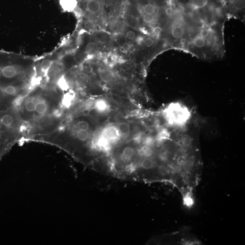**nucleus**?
<instances>
[{
  "mask_svg": "<svg viewBox=\"0 0 245 245\" xmlns=\"http://www.w3.org/2000/svg\"><path fill=\"white\" fill-rule=\"evenodd\" d=\"M59 3L64 11L72 12L77 5V0H59Z\"/></svg>",
  "mask_w": 245,
  "mask_h": 245,
  "instance_id": "20e7f679",
  "label": "nucleus"
},
{
  "mask_svg": "<svg viewBox=\"0 0 245 245\" xmlns=\"http://www.w3.org/2000/svg\"><path fill=\"white\" fill-rule=\"evenodd\" d=\"M18 74V71L15 67L13 66H7L2 69L3 76L6 78H12Z\"/></svg>",
  "mask_w": 245,
  "mask_h": 245,
  "instance_id": "423d86ee",
  "label": "nucleus"
},
{
  "mask_svg": "<svg viewBox=\"0 0 245 245\" xmlns=\"http://www.w3.org/2000/svg\"><path fill=\"white\" fill-rule=\"evenodd\" d=\"M5 92L8 95H15L17 92V89L15 86L13 85H9L5 88L4 90Z\"/></svg>",
  "mask_w": 245,
  "mask_h": 245,
  "instance_id": "aec40b11",
  "label": "nucleus"
},
{
  "mask_svg": "<svg viewBox=\"0 0 245 245\" xmlns=\"http://www.w3.org/2000/svg\"><path fill=\"white\" fill-rule=\"evenodd\" d=\"M86 9L91 13L96 14L101 10V5L100 2L97 0H90L87 1Z\"/></svg>",
  "mask_w": 245,
  "mask_h": 245,
  "instance_id": "39448f33",
  "label": "nucleus"
},
{
  "mask_svg": "<svg viewBox=\"0 0 245 245\" xmlns=\"http://www.w3.org/2000/svg\"><path fill=\"white\" fill-rule=\"evenodd\" d=\"M77 126L80 130H88L90 128V125L87 121L81 120L78 122Z\"/></svg>",
  "mask_w": 245,
  "mask_h": 245,
  "instance_id": "4be33fe9",
  "label": "nucleus"
},
{
  "mask_svg": "<svg viewBox=\"0 0 245 245\" xmlns=\"http://www.w3.org/2000/svg\"><path fill=\"white\" fill-rule=\"evenodd\" d=\"M101 134L111 144L112 147L111 151L113 150L114 146L116 145L119 142L122 137V135L117 126L114 125H109L105 126L102 130Z\"/></svg>",
  "mask_w": 245,
  "mask_h": 245,
  "instance_id": "f257e3e1",
  "label": "nucleus"
},
{
  "mask_svg": "<svg viewBox=\"0 0 245 245\" xmlns=\"http://www.w3.org/2000/svg\"><path fill=\"white\" fill-rule=\"evenodd\" d=\"M94 109L101 114H105L109 111L110 105L106 100L103 98H99L95 101Z\"/></svg>",
  "mask_w": 245,
  "mask_h": 245,
  "instance_id": "7ed1b4c3",
  "label": "nucleus"
},
{
  "mask_svg": "<svg viewBox=\"0 0 245 245\" xmlns=\"http://www.w3.org/2000/svg\"><path fill=\"white\" fill-rule=\"evenodd\" d=\"M101 80L105 83H109L114 80V76L111 71L107 69H102L99 72Z\"/></svg>",
  "mask_w": 245,
  "mask_h": 245,
  "instance_id": "6e6552de",
  "label": "nucleus"
},
{
  "mask_svg": "<svg viewBox=\"0 0 245 245\" xmlns=\"http://www.w3.org/2000/svg\"><path fill=\"white\" fill-rule=\"evenodd\" d=\"M85 1H90V0H85Z\"/></svg>",
  "mask_w": 245,
  "mask_h": 245,
  "instance_id": "a878e982",
  "label": "nucleus"
},
{
  "mask_svg": "<svg viewBox=\"0 0 245 245\" xmlns=\"http://www.w3.org/2000/svg\"><path fill=\"white\" fill-rule=\"evenodd\" d=\"M183 5L193 10H204L210 9L222 4H215L212 5L211 0H189Z\"/></svg>",
  "mask_w": 245,
  "mask_h": 245,
  "instance_id": "f03ea898",
  "label": "nucleus"
},
{
  "mask_svg": "<svg viewBox=\"0 0 245 245\" xmlns=\"http://www.w3.org/2000/svg\"><path fill=\"white\" fill-rule=\"evenodd\" d=\"M143 11L144 13L150 14L157 13L156 7L152 3H147L143 7Z\"/></svg>",
  "mask_w": 245,
  "mask_h": 245,
  "instance_id": "4468645a",
  "label": "nucleus"
},
{
  "mask_svg": "<svg viewBox=\"0 0 245 245\" xmlns=\"http://www.w3.org/2000/svg\"><path fill=\"white\" fill-rule=\"evenodd\" d=\"M36 102L33 100L27 101L25 105L26 110L29 113H33L35 111Z\"/></svg>",
  "mask_w": 245,
  "mask_h": 245,
  "instance_id": "f3484780",
  "label": "nucleus"
},
{
  "mask_svg": "<svg viewBox=\"0 0 245 245\" xmlns=\"http://www.w3.org/2000/svg\"><path fill=\"white\" fill-rule=\"evenodd\" d=\"M1 123L4 126L6 127H10L12 125L14 122L13 117L10 115H5L1 118Z\"/></svg>",
  "mask_w": 245,
  "mask_h": 245,
  "instance_id": "f8f14e48",
  "label": "nucleus"
},
{
  "mask_svg": "<svg viewBox=\"0 0 245 245\" xmlns=\"http://www.w3.org/2000/svg\"><path fill=\"white\" fill-rule=\"evenodd\" d=\"M126 37L128 40H133L136 38V34L133 30H128L126 33Z\"/></svg>",
  "mask_w": 245,
  "mask_h": 245,
  "instance_id": "b1692460",
  "label": "nucleus"
},
{
  "mask_svg": "<svg viewBox=\"0 0 245 245\" xmlns=\"http://www.w3.org/2000/svg\"><path fill=\"white\" fill-rule=\"evenodd\" d=\"M144 45L147 48H150L153 47L155 44V40L150 37H146L143 41Z\"/></svg>",
  "mask_w": 245,
  "mask_h": 245,
  "instance_id": "6ab92c4d",
  "label": "nucleus"
},
{
  "mask_svg": "<svg viewBox=\"0 0 245 245\" xmlns=\"http://www.w3.org/2000/svg\"><path fill=\"white\" fill-rule=\"evenodd\" d=\"M48 109L47 104L44 101H39L36 103L35 111L39 115H43Z\"/></svg>",
  "mask_w": 245,
  "mask_h": 245,
  "instance_id": "9d476101",
  "label": "nucleus"
},
{
  "mask_svg": "<svg viewBox=\"0 0 245 245\" xmlns=\"http://www.w3.org/2000/svg\"><path fill=\"white\" fill-rule=\"evenodd\" d=\"M73 98H74V96L72 94H66L64 99V104L65 105L66 107L69 106L71 104V102L73 101Z\"/></svg>",
  "mask_w": 245,
  "mask_h": 245,
  "instance_id": "5701e85b",
  "label": "nucleus"
},
{
  "mask_svg": "<svg viewBox=\"0 0 245 245\" xmlns=\"http://www.w3.org/2000/svg\"><path fill=\"white\" fill-rule=\"evenodd\" d=\"M58 85L62 90L66 91L69 89L68 83L64 77H62L58 81Z\"/></svg>",
  "mask_w": 245,
  "mask_h": 245,
  "instance_id": "412c9836",
  "label": "nucleus"
},
{
  "mask_svg": "<svg viewBox=\"0 0 245 245\" xmlns=\"http://www.w3.org/2000/svg\"><path fill=\"white\" fill-rule=\"evenodd\" d=\"M98 45L94 42H90L86 45L85 53L88 56H92L95 55L98 52Z\"/></svg>",
  "mask_w": 245,
  "mask_h": 245,
  "instance_id": "1a4fd4ad",
  "label": "nucleus"
},
{
  "mask_svg": "<svg viewBox=\"0 0 245 245\" xmlns=\"http://www.w3.org/2000/svg\"><path fill=\"white\" fill-rule=\"evenodd\" d=\"M53 65V61L49 59H45L42 61L40 65L41 71L44 74L49 72Z\"/></svg>",
  "mask_w": 245,
  "mask_h": 245,
  "instance_id": "9b49d317",
  "label": "nucleus"
},
{
  "mask_svg": "<svg viewBox=\"0 0 245 245\" xmlns=\"http://www.w3.org/2000/svg\"><path fill=\"white\" fill-rule=\"evenodd\" d=\"M89 136L90 134L87 130H80L76 133L77 138L81 142L86 141L89 139Z\"/></svg>",
  "mask_w": 245,
  "mask_h": 245,
  "instance_id": "2eb2a0df",
  "label": "nucleus"
},
{
  "mask_svg": "<svg viewBox=\"0 0 245 245\" xmlns=\"http://www.w3.org/2000/svg\"><path fill=\"white\" fill-rule=\"evenodd\" d=\"M95 99L92 98H89L86 100L84 104L85 108L87 110H91L94 109L95 108Z\"/></svg>",
  "mask_w": 245,
  "mask_h": 245,
  "instance_id": "a211bd4d",
  "label": "nucleus"
},
{
  "mask_svg": "<svg viewBox=\"0 0 245 245\" xmlns=\"http://www.w3.org/2000/svg\"><path fill=\"white\" fill-rule=\"evenodd\" d=\"M145 127L147 128H153L156 124V120L154 117H147L144 119L142 121Z\"/></svg>",
  "mask_w": 245,
  "mask_h": 245,
  "instance_id": "dca6fc26",
  "label": "nucleus"
},
{
  "mask_svg": "<svg viewBox=\"0 0 245 245\" xmlns=\"http://www.w3.org/2000/svg\"><path fill=\"white\" fill-rule=\"evenodd\" d=\"M75 80L77 85L79 86H84L88 83L89 79L86 73L80 72L76 74Z\"/></svg>",
  "mask_w": 245,
  "mask_h": 245,
  "instance_id": "0eeeda50",
  "label": "nucleus"
},
{
  "mask_svg": "<svg viewBox=\"0 0 245 245\" xmlns=\"http://www.w3.org/2000/svg\"><path fill=\"white\" fill-rule=\"evenodd\" d=\"M113 0H103V4L106 7H110L113 5Z\"/></svg>",
  "mask_w": 245,
  "mask_h": 245,
  "instance_id": "393cba45",
  "label": "nucleus"
},
{
  "mask_svg": "<svg viewBox=\"0 0 245 245\" xmlns=\"http://www.w3.org/2000/svg\"><path fill=\"white\" fill-rule=\"evenodd\" d=\"M118 128L122 136L128 135L130 132V125L127 122H121L118 125Z\"/></svg>",
  "mask_w": 245,
  "mask_h": 245,
  "instance_id": "ddd939ff",
  "label": "nucleus"
}]
</instances>
